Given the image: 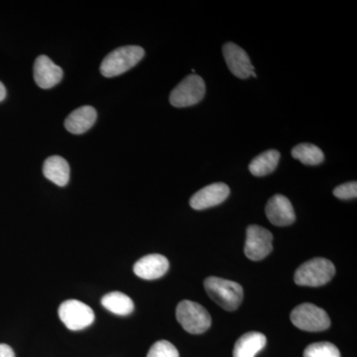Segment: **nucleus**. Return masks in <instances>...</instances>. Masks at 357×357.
<instances>
[{
    "mask_svg": "<svg viewBox=\"0 0 357 357\" xmlns=\"http://www.w3.org/2000/svg\"><path fill=\"white\" fill-rule=\"evenodd\" d=\"M64 72L61 67L54 64L47 56L41 55L35 61L34 79L40 88L48 89L57 86L62 81Z\"/></svg>",
    "mask_w": 357,
    "mask_h": 357,
    "instance_id": "12",
    "label": "nucleus"
},
{
    "mask_svg": "<svg viewBox=\"0 0 357 357\" xmlns=\"http://www.w3.org/2000/svg\"><path fill=\"white\" fill-rule=\"evenodd\" d=\"M144 55V49L139 46H124L115 49L103 59L100 73L107 77L119 76L132 69Z\"/></svg>",
    "mask_w": 357,
    "mask_h": 357,
    "instance_id": "2",
    "label": "nucleus"
},
{
    "mask_svg": "<svg viewBox=\"0 0 357 357\" xmlns=\"http://www.w3.org/2000/svg\"><path fill=\"white\" fill-rule=\"evenodd\" d=\"M293 325L305 332H323L331 326V319L325 310L316 305H299L291 312Z\"/></svg>",
    "mask_w": 357,
    "mask_h": 357,
    "instance_id": "5",
    "label": "nucleus"
},
{
    "mask_svg": "<svg viewBox=\"0 0 357 357\" xmlns=\"http://www.w3.org/2000/svg\"><path fill=\"white\" fill-rule=\"evenodd\" d=\"M333 195L340 199H356L357 197V183L354 182L345 183L338 185L333 190Z\"/></svg>",
    "mask_w": 357,
    "mask_h": 357,
    "instance_id": "22",
    "label": "nucleus"
},
{
    "mask_svg": "<svg viewBox=\"0 0 357 357\" xmlns=\"http://www.w3.org/2000/svg\"><path fill=\"white\" fill-rule=\"evenodd\" d=\"M59 317L70 331L88 328L95 321V312L91 307L77 300H68L59 307Z\"/></svg>",
    "mask_w": 357,
    "mask_h": 357,
    "instance_id": "7",
    "label": "nucleus"
},
{
    "mask_svg": "<svg viewBox=\"0 0 357 357\" xmlns=\"http://www.w3.org/2000/svg\"><path fill=\"white\" fill-rule=\"evenodd\" d=\"M147 357H180L175 345L168 340H159L152 345Z\"/></svg>",
    "mask_w": 357,
    "mask_h": 357,
    "instance_id": "21",
    "label": "nucleus"
},
{
    "mask_svg": "<svg viewBox=\"0 0 357 357\" xmlns=\"http://www.w3.org/2000/svg\"><path fill=\"white\" fill-rule=\"evenodd\" d=\"M280 152L271 149L256 156L249 164V171L256 177H263L274 172L280 160Z\"/></svg>",
    "mask_w": 357,
    "mask_h": 357,
    "instance_id": "17",
    "label": "nucleus"
},
{
    "mask_svg": "<svg viewBox=\"0 0 357 357\" xmlns=\"http://www.w3.org/2000/svg\"><path fill=\"white\" fill-rule=\"evenodd\" d=\"M267 338L261 333L250 332L238 338L234 349V357H255L264 349Z\"/></svg>",
    "mask_w": 357,
    "mask_h": 357,
    "instance_id": "15",
    "label": "nucleus"
},
{
    "mask_svg": "<svg viewBox=\"0 0 357 357\" xmlns=\"http://www.w3.org/2000/svg\"><path fill=\"white\" fill-rule=\"evenodd\" d=\"M265 213L269 222L276 227H287L296 220L292 204L283 195H274L268 201Z\"/></svg>",
    "mask_w": 357,
    "mask_h": 357,
    "instance_id": "11",
    "label": "nucleus"
},
{
    "mask_svg": "<svg viewBox=\"0 0 357 357\" xmlns=\"http://www.w3.org/2000/svg\"><path fill=\"white\" fill-rule=\"evenodd\" d=\"M102 305L107 311L119 316H128L134 310L133 301L121 292L107 294L102 299Z\"/></svg>",
    "mask_w": 357,
    "mask_h": 357,
    "instance_id": "18",
    "label": "nucleus"
},
{
    "mask_svg": "<svg viewBox=\"0 0 357 357\" xmlns=\"http://www.w3.org/2000/svg\"><path fill=\"white\" fill-rule=\"evenodd\" d=\"M6 86H4V84L0 82V102H2V100L6 98Z\"/></svg>",
    "mask_w": 357,
    "mask_h": 357,
    "instance_id": "24",
    "label": "nucleus"
},
{
    "mask_svg": "<svg viewBox=\"0 0 357 357\" xmlns=\"http://www.w3.org/2000/svg\"><path fill=\"white\" fill-rule=\"evenodd\" d=\"M96 110L93 107L84 105L72 112L66 119L65 128L73 134H83L93 128L96 123Z\"/></svg>",
    "mask_w": 357,
    "mask_h": 357,
    "instance_id": "14",
    "label": "nucleus"
},
{
    "mask_svg": "<svg viewBox=\"0 0 357 357\" xmlns=\"http://www.w3.org/2000/svg\"><path fill=\"white\" fill-rule=\"evenodd\" d=\"M273 249V236L269 230L260 225H249L246 229L244 253L248 259L259 261L271 253Z\"/></svg>",
    "mask_w": 357,
    "mask_h": 357,
    "instance_id": "8",
    "label": "nucleus"
},
{
    "mask_svg": "<svg viewBox=\"0 0 357 357\" xmlns=\"http://www.w3.org/2000/svg\"><path fill=\"white\" fill-rule=\"evenodd\" d=\"M335 274V265L330 260L326 258H312L296 270L294 279L299 286L319 287L332 280Z\"/></svg>",
    "mask_w": 357,
    "mask_h": 357,
    "instance_id": "3",
    "label": "nucleus"
},
{
    "mask_svg": "<svg viewBox=\"0 0 357 357\" xmlns=\"http://www.w3.org/2000/svg\"><path fill=\"white\" fill-rule=\"evenodd\" d=\"M229 185L225 183H215V184L206 185L196 194L192 195L190 199V206L196 211L206 210L223 203L229 198Z\"/></svg>",
    "mask_w": 357,
    "mask_h": 357,
    "instance_id": "10",
    "label": "nucleus"
},
{
    "mask_svg": "<svg viewBox=\"0 0 357 357\" xmlns=\"http://www.w3.org/2000/svg\"><path fill=\"white\" fill-rule=\"evenodd\" d=\"M43 174L54 184L59 187H65L70 180L69 163L61 156L49 157L45 161Z\"/></svg>",
    "mask_w": 357,
    "mask_h": 357,
    "instance_id": "16",
    "label": "nucleus"
},
{
    "mask_svg": "<svg viewBox=\"0 0 357 357\" xmlns=\"http://www.w3.org/2000/svg\"><path fill=\"white\" fill-rule=\"evenodd\" d=\"M304 357H340V352L337 347L331 342H316L306 347Z\"/></svg>",
    "mask_w": 357,
    "mask_h": 357,
    "instance_id": "20",
    "label": "nucleus"
},
{
    "mask_svg": "<svg viewBox=\"0 0 357 357\" xmlns=\"http://www.w3.org/2000/svg\"><path fill=\"white\" fill-rule=\"evenodd\" d=\"M0 357H15L13 349L9 345L0 344Z\"/></svg>",
    "mask_w": 357,
    "mask_h": 357,
    "instance_id": "23",
    "label": "nucleus"
},
{
    "mask_svg": "<svg viewBox=\"0 0 357 357\" xmlns=\"http://www.w3.org/2000/svg\"><path fill=\"white\" fill-rule=\"evenodd\" d=\"M168 259L161 255H150L141 258L134 264L133 271L136 276L144 280L161 278L169 270Z\"/></svg>",
    "mask_w": 357,
    "mask_h": 357,
    "instance_id": "13",
    "label": "nucleus"
},
{
    "mask_svg": "<svg viewBox=\"0 0 357 357\" xmlns=\"http://www.w3.org/2000/svg\"><path fill=\"white\" fill-rule=\"evenodd\" d=\"M222 54L225 63L234 76L239 79H248L250 76L257 77L248 53L238 45L232 42L225 43L222 47Z\"/></svg>",
    "mask_w": 357,
    "mask_h": 357,
    "instance_id": "9",
    "label": "nucleus"
},
{
    "mask_svg": "<svg viewBox=\"0 0 357 357\" xmlns=\"http://www.w3.org/2000/svg\"><path fill=\"white\" fill-rule=\"evenodd\" d=\"M204 286L211 299L225 311H236L243 303V289L236 282L208 277Z\"/></svg>",
    "mask_w": 357,
    "mask_h": 357,
    "instance_id": "1",
    "label": "nucleus"
},
{
    "mask_svg": "<svg viewBox=\"0 0 357 357\" xmlns=\"http://www.w3.org/2000/svg\"><path fill=\"white\" fill-rule=\"evenodd\" d=\"M176 317L183 328L192 335L206 332L211 326V314L202 305L192 301L178 303Z\"/></svg>",
    "mask_w": 357,
    "mask_h": 357,
    "instance_id": "4",
    "label": "nucleus"
},
{
    "mask_svg": "<svg viewBox=\"0 0 357 357\" xmlns=\"http://www.w3.org/2000/svg\"><path fill=\"white\" fill-rule=\"evenodd\" d=\"M294 158L299 160L304 165L314 166L323 163L325 155L321 148L310 143L296 145L292 149Z\"/></svg>",
    "mask_w": 357,
    "mask_h": 357,
    "instance_id": "19",
    "label": "nucleus"
},
{
    "mask_svg": "<svg viewBox=\"0 0 357 357\" xmlns=\"http://www.w3.org/2000/svg\"><path fill=\"white\" fill-rule=\"evenodd\" d=\"M204 93L206 84L204 79L196 74L190 75L173 89L170 103L175 107H192L203 100Z\"/></svg>",
    "mask_w": 357,
    "mask_h": 357,
    "instance_id": "6",
    "label": "nucleus"
}]
</instances>
